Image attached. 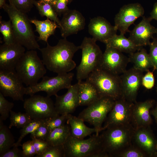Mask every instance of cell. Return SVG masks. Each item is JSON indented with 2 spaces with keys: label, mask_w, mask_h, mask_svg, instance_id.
<instances>
[{
  "label": "cell",
  "mask_w": 157,
  "mask_h": 157,
  "mask_svg": "<svg viewBox=\"0 0 157 157\" xmlns=\"http://www.w3.org/2000/svg\"><path fill=\"white\" fill-rule=\"evenodd\" d=\"M0 157H24L22 151L18 147L13 146L3 154L0 155Z\"/></svg>",
  "instance_id": "45"
},
{
  "label": "cell",
  "mask_w": 157,
  "mask_h": 157,
  "mask_svg": "<svg viewBox=\"0 0 157 157\" xmlns=\"http://www.w3.org/2000/svg\"><path fill=\"white\" fill-rule=\"evenodd\" d=\"M156 151L157 152V143L156 144Z\"/></svg>",
  "instance_id": "51"
},
{
  "label": "cell",
  "mask_w": 157,
  "mask_h": 157,
  "mask_svg": "<svg viewBox=\"0 0 157 157\" xmlns=\"http://www.w3.org/2000/svg\"><path fill=\"white\" fill-rule=\"evenodd\" d=\"M116 100L108 97L100 98L88 106L79 114L78 117L93 125L97 134L102 131L103 124Z\"/></svg>",
  "instance_id": "8"
},
{
  "label": "cell",
  "mask_w": 157,
  "mask_h": 157,
  "mask_svg": "<svg viewBox=\"0 0 157 157\" xmlns=\"http://www.w3.org/2000/svg\"><path fill=\"white\" fill-rule=\"evenodd\" d=\"M150 47L149 54L154 69L157 72V39L154 38L149 45Z\"/></svg>",
  "instance_id": "40"
},
{
  "label": "cell",
  "mask_w": 157,
  "mask_h": 157,
  "mask_svg": "<svg viewBox=\"0 0 157 157\" xmlns=\"http://www.w3.org/2000/svg\"><path fill=\"white\" fill-rule=\"evenodd\" d=\"M69 0H56L52 5L55 10L58 14H64L69 9L67 4Z\"/></svg>",
  "instance_id": "43"
},
{
  "label": "cell",
  "mask_w": 157,
  "mask_h": 157,
  "mask_svg": "<svg viewBox=\"0 0 157 157\" xmlns=\"http://www.w3.org/2000/svg\"><path fill=\"white\" fill-rule=\"evenodd\" d=\"M35 147L36 154L35 157H37L42 154L47 149L49 145L45 140L31 137Z\"/></svg>",
  "instance_id": "41"
},
{
  "label": "cell",
  "mask_w": 157,
  "mask_h": 157,
  "mask_svg": "<svg viewBox=\"0 0 157 157\" xmlns=\"http://www.w3.org/2000/svg\"><path fill=\"white\" fill-rule=\"evenodd\" d=\"M10 115V123L8 126L10 129L13 126L17 128H22L32 120L30 116L26 112L25 113H16L11 110Z\"/></svg>",
  "instance_id": "31"
},
{
  "label": "cell",
  "mask_w": 157,
  "mask_h": 157,
  "mask_svg": "<svg viewBox=\"0 0 157 157\" xmlns=\"http://www.w3.org/2000/svg\"><path fill=\"white\" fill-rule=\"evenodd\" d=\"M14 106L13 103L8 101L0 92V119L3 121L6 119Z\"/></svg>",
  "instance_id": "35"
},
{
  "label": "cell",
  "mask_w": 157,
  "mask_h": 157,
  "mask_svg": "<svg viewBox=\"0 0 157 157\" xmlns=\"http://www.w3.org/2000/svg\"><path fill=\"white\" fill-rule=\"evenodd\" d=\"M3 9L7 13L10 20L15 42L20 44L28 50H39L30 21L26 13L18 10L10 0Z\"/></svg>",
  "instance_id": "2"
},
{
  "label": "cell",
  "mask_w": 157,
  "mask_h": 157,
  "mask_svg": "<svg viewBox=\"0 0 157 157\" xmlns=\"http://www.w3.org/2000/svg\"><path fill=\"white\" fill-rule=\"evenodd\" d=\"M93 38L85 37L80 46L82 58L76 68L78 82L86 79L89 75L98 68L103 53Z\"/></svg>",
  "instance_id": "6"
},
{
  "label": "cell",
  "mask_w": 157,
  "mask_h": 157,
  "mask_svg": "<svg viewBox=\"0 0 157 157\" xmlns=\"http://www.w3.org/2000/svg\"><path fill=\"white\" fill-rule=\"evenodd\" d=\"M46 120L32 119L29 123L22 128L20 132V136L14 146H22L21 143L23 139L28 134H31L34 132Z\"/></svg>",
  "instance_id": "32"
},
{
  "label": "cell",
  "mask_w": 157,
  "mask_h": 157,
  "mask_svg": "<svg viewBox=\"0 0 157 157\" xmlns=\"http://www.w3.org/2000/svg\"><path fill=\"white\" fill-rule=\"evenodd\" d=\"M155 79L153 72L149 70L143 75L142 81V85L147 89L152 88L154 86Z\"/></svg>",
  "instance_id": "44"
},
{
  "label": "cell",
  "mask_w": 157,
  "mask_h": 157,
  "mask_svg": "<svg viewBox=\"0 0 157 157\" xmlns=\"http://www.w3.org/2000/svg\"><path fill=\"white\" fill-rule=\"evenodd\" d=\"M34 4L37 8L41 16H46L47 18L56 23L60 28V20L51 4L41 2L40 0L37 1L35 0Z\"/></svg>",
  "instance_id": "30"
},
{
  "label": "cell",
  "mask_w": 157,
  "mask_h": 157,
  "mask_svg": "<svg viewBox=\"0 0 157 157\" xmlns=\"http://www.w3.org/2000/svg\"><path fill=\"white\" fill-rule=\"evenodd\" d=\"M151 114L154 117L157 123V104L155 107L151 111Z\"/></svg>",
  "instance_id": "47"
},
{
  "label": "cell",
  "mask_w": 157,
  "mask_h": 157,
  "mask_svg": "<svg viewBox=\"0 0 157 157\" xmlns=\"http://www.w3.org/2000/svg\"><path fill=\"white\" fill-rule=\"evenodd\" d=\"M144 10L140 3L129 4L123 6L114 18L115 28L120 34L124 35L127 32L129 26L138 18L143 17Z\"/></svg>",
  "instance_id": "15"
},
{
  "label": "cell",
  "mask_w": 157,
  "mask_h": 157,
  "mask_svg": "<svg viewBox=\"0 0 157 157\" xmlns=\"http://www.w3.org/2000/svg\"><path fill=\"white\" fill-rule=\"evenodd\" d=\"M149 17L151 21L154 19L157 21V2L154 4L153 9L150 13V16Z\"/></svg>",
  "instance_id": "46"
},
{
  "label": "cell",
  "mask_w": 157,
  "mask_h": 157,
  "mask_svg": "<svg viewBox=\"0 0 157 157\" xmlns=\"http://www.w3.org/2000/svg\"><path fill=\"white\" fill-rule=\"evenodd\" d=\"M37 157H65L63 145H49L46 150Z\"/></svg>",
  "instance_id": "37"
},
{
  "label": "cell",
  "mask_w": 157,
  "mask_h": 157,
  "mask_svg": "<svg viewBox=\"0 0 157 157\" xmlns=\"http://www.w3.org/2000/svg\"><path fill=\"white\" fill-rule=\"evenodd\" d=\"M19 10L26 13L30 11L33 7L35 0H10Z\"/></svg>",
  "instance_id": "38"
},
{
  "label": "cell",
  "mask_w": 157,
  "mask_h": 157,
  "mask_svg": "<svg viewBox=\"0 0 157 157\" xmlns=\"http://www.w3.org/2000/svg\"><path fill=\"white\" fill-rule=\"evenodd\" d=\"M143 72L133 67L126 70L120 76L121 97L127 101L136 102L138 92L142 85Z\"/></svg>",
  "instance_id": "14"
},
{
  "label": "cell",
  "mask_w": 157,
  "mask_h": 157,
  "mask_svg": "<svg viewBox=\"0 0 157 157\" xmlns=\"http://www.w3.org/2000/svg\"><path fill=\"white\" fill-rule=\"evenodd\" d=\"M129 62L133 64V67L142 72H147L153 67L149 53L142 47L129 54Z\"/></svg>",
  "instance_id": "26"
},
{
  "label": "cell",
  "mask_w": 157,
  "mask_h": 157,
  "mask_svg": "<svg viewBox=\"0 0 157 157\" xmlns=\"http://www.w3.org/2000/svg\"><path fill=\"white\" fill-rule=\"evenodd\" d=\"M46 120L33 133L31 134V137L45 140L50 131L46 123Z\"/></svg>",
  "instance_id": "39"
},
{
  "label": "cell",
  "mask_w": 157,
  "mask_h": 157,
  "mask_svg": "<svg viewBox=\"0 0 157 157\" xmlns=\"http://www.w3.org/2000/svg\"><path fill=\"white\" fill-rule=\"evenodd\" d=\"M134 104L121 97L116 100L104 123L102 131L111 127L131 124Z\"/></svg>",
  "instance_id": "12"
},
{
  "label": "cell",
  "mask_w": 157,
  "mask_h": 157,
  "mask_svg": "<svg viewBox=\"0 0 157 157\" xmlns=\"http://www.w3.org/2000/svg\"><path fill=\"white\" fill-rule=\"evenodd\" d=\"M78 83L72 85L65 94L56 97L54 104L56 111L60 115L71 114L79 106Z\"/></svg>",
  "instance_id": "19"
},
{
  "label": "cell",
  "mask_w": 157,
  "mask_h": 157,
  "mask_svg": "<svg viewBox=\"0 0 157 157\" xmlns=\"http://www.w3.org/2000/svg\"><path fill=\"white\" fill-rule=\"evenodd\" d=\"M41 2L48 3L51 5L53 4L56 0H40Z\"/></svg>",
  "instance_id": "48"
},
{
  "label": "cell",
  "mask_w": 157,
  "mask_h": 157,
  "mask_svg": "<svg viewBox=\"0 0 157 157\" xmlns=\"http://www.w3.org/2000/svg\"><path fill=\"white\" fill-rule=\"evenodd\" d=\"M60 24L61 35L63 38H66L83 29L85 25V19L79 11L69 10L63 14Z\"/></svg>",
  "instance_id": "20"
},
{
  "label": "cell",
  "mask_w": 157,
  "mask_h": 157,
  "mask_svg": "<svg viewBox=\"0 0 157 157\" xmlns=\"http://www.w3.org/2000/svg\"><path fill=\"white\" fill-rule=\"evenodd\" d=\"M65 157H109L104 151L100 135L78 139L71 135L63 145Z\"/></svg>",
  "instance_id": "4"
},
{
  "label": "cell",
  "mask_w": 157,
  "mask_h": 157,
  "mask_svg": "<svg viewBox=\"0 0 157 157\" xmlns=\"http://www.w3.org/2000/svg\"><path fill=\"white\" fill-rule=\"evenodd\" d=\"M156 90L157 92V86L156 88Z\"/></svg>",
  "instance_id": "52"
},
{
  "label": "cell",
  "mask_w": 157,
  "mask_h": 157,
  "mask_svg": "<svg viewBox=\"0 0 157 157\" xmlns=\"http://www.w3.org/2000/svg\"><path fill=\"white\" fill-rule=\"evenodd\" d=\"M135 130L131 124L108 128L100 135L102 148L109 157L118 154L131 144Z\"/></svg>",
  "instance_id": "3"
},
{
  "label": "cell",
  "mask_w": 157,
  "mask_h": 157,
  "mask_svg": "<svg viewBox=\"0 0 157 157\" xmlns=\"http://www.w3.org/2000/svg\"><path fill=\"white\" fill-rule=\"evenodd\" d=\"M24 108L32 119L47 120L59 115L50 97L33 95L24 100Z\"/></svg>",
  "instance_id": "10"
},
{
  "label": "cell",
  "mask_w": 157,
  "mask_h": 157,
  "mask_svg": "<svg viewBox=\"0 0 157 157\" xmlns=\"http://www.w3.org/2000/svg\"><path fill=\"white\" fill-rule=\"evenodd\" d=\"M156 157H157V156H156Z\"/></svg>",
  "instance_id": "53"
},
{
  "label": "cell",
  "mask_w": 157,
  "mask_h": 157,
  "mask_svg": "<svg viewBox=\"0 0 157 157\" xmlns=\"http://www.w3.org/2000/svg\"><path fill=\"white\" fill-rule=\"evenodd\" d=\"M78 82L79 106H88L100 98L96 88L91 83L87 81Z\"/></svg>",
  "instance_id": "25"
},
{
  "label": "cell",
  "mask_w": 157,
  "mask_h": 157,
  "mask_svg": "<svg viewBox=\"0 0 157 157\" xmlns=\"http://www.w3.org/2000/svg\"><path fill=\"white\" fill-rule=\"evenodd\" d=\"M0 32L3 36L4 43L9 44L15 42L11 22L2 20L0 18Z\"/></svg>",
  "instance_id": "33"
},
{
  "label": "cell",
  "mask_w": 157,
  "mask_h": 157,
  "mask_svg": "<svg viewBox=\"0 0 157 157\" xmlns=\"http://www.w3.org/2000/svg\"><path fill=\"white\" fill-rule=\"evenodd\" d=\"M149 128L148 127L135 130L133 140L137 146L144 151L148 156H156L157 142Z\"/></svg>",
  "instance_id": "22"
},
{
  "label": "cell",
  "mask_w": 157,
  "mask_h": 157,
  "mask_svg": "<svg viewBox=\"0 0 157 157\" xmlns=\"http://www.w3.org/2000/svg\"><path fill=\"white\" fill-rule=\"evenodd\" d=\"M147 154L137 146L131 144L117 155V157H148Z\"/></svg>",
  "instance_id": "34"
},
{
  "label": "cell",
  "mask_w": 157,
  "mask_h": 157,
  "mask_svg": "<svg viewBox=\"0 0 157 157\" xmlns=\"http://www.w3.org/2000/svg\"><path fill=\"white\" fill-rule=\"evenodd\" d=\"M24 157H31L36 154V151L32 140H29L22 145Z\"/></svg>",
  "instance_id": "42"
},
{
  "label": "cell",
  "mask_w": 157,
  "mask_h": 157,
  "mask_svg": "<svg viewBox=\"0 0 157 157\" xmlns=\"http://www.w3.org/2000/svg\"><path fill=\"white\" fill-rule=\"evenodd\" d=\"M86 81L94 86L100 98L108 97L116 100L121 97L120 75L98 68L89 75Z\"/></svg>",
  "instance_id": "7"
},
{
  "label": "cell",
  "mask_w": 157,
  "mask_h": 157,
  "mask_svg": "<svg viewBox=\"0 0 157 157\" xmlns=\"http://www.w3.org/2000/svg\"><path fill=\"white\" fill-rule=\"evenodd\" d=\"M155 34H156L157 35V37L156 38L157 39V28H156V29Z\"/></svg>",
  "instance_id": "50"
},
{
  "label": "cell",
  "mask_w": 157,
  "mask_h": 157,
  "mask_svg": "<svg viewBox=\"0 0 157 157\" xmlns=\"http://www.w3.org/2000/svg\"><path fill=\"white\" fill-rule=\"evenodd\" d=\"M68 115V114L58 115L47 119L46 123L49 131L65 124Z\"/></svg>",
  "instance_id": "36"
},
{
  "label": "cell",
  "mask_w": 157,
  "mask_h": 157,
  "mask_svg": "<svg viewBox=\"0 0 157 157\" xmlns=\"http://www.w3.org/2000/svg\"><path fill=\"white\" fill-rule=\"evenodd\" d=\"M31 23L35 26V31L39 34V40H42L48 43V39L54 33L56 29L59 28L57 24L49 18L43 21L36 19H30Z\"/></svg>",
  "instance_id": "27"
},
{
  "label": "cell",
  "mask_w": 157,
  "mask_h": 157,
  "mask_svg": "<svg viewBox=\"0 0 157 157\" xmlns=\"http://www.w3.org/2000/svg\"><path fill=\"white\" fill-rule=\"evenodd\" d=\"M151 21L149 17L143 16L141 21L129 31L128 38L136 46L149 45L151 39L153 38L156 28L151 24Z\"/></svg>",
  "instance_id": "18"
},
{
  "label": "cell",
  "mask_w": 157,
  "mask_h": 157,
  "mask_svg": "<svg viewBox=\"0 0 157 157\" xmlns=\"http://www.w3.org/2000/svg\"><path fill=\"white\" fill-rule=\"evenodd\" d=\"M74 74L71 72L58 74L56 76H44L41 81L35 85L25 88V94L31 96L41 91L45 92L47 96L57 95L58 92L64 89H68L72 85Z\"/></svg>",
  "instance_id": "9"
},
{
  "label": "cell",
  "mask_w": 157,
  "mask_h": 157,
  "mask_svg": "<svg viewBox=\"0 0 157 157\" xmlns=\"http://www.w3.org/2000/svg\"><path fill=\"white\" fill-rule=\"evenodd\" d=\"M9 129L4 124L3 121L0 119V155L13 147L15 143Z\"/></svg>",
  "instance_id": "29"
},
{
  "label": "cell",
  "mask_w": 157,
  "mask_h": 157,
  "mask_svg": "<svg viewBox=\"0 0 157 157\" xmlns=\"http://www.w3.org/2000/svg\"><path fill=\"white\" fill-rule=\"evenodd\" d=\"M129 57L118 50L106 46L98 68L114 74H122L126 70Z\"/></svg>",
  "instance_id": "13"
},
{
  "label": "cell",
  "mask_w": 157,
  "mask_h": 157,
  "mask_svg": "<svg viewBox=\"0 0 157 157\" xmlns=\"http://www.w3.org/2000/svg\"><path fill=\"white\" fill-rule=\"evenodd\" d=\"M154 103V100L148 99L134 104L132 110L131 124L135 130L149 127L151 124L152 120L150 110Z\"/></svg>",
  "instance_id": "17"
},
{
  "label": "cell",
  "mask_w": 157,
  "mask_h": 157,
  "mask_svg": "<svg viewBox=\"0 0 157 157\" xmlns=\"http://www.w3.org/2000/svg\"><path fill=\"white\" fill-rule=\"evenodd\" d=\"M25 51V47L15 42L0 45V70H15Z\"/></svg>",
  "instance_id": "16"
},
{
  "label": "cell",
  "mask_w": 157,
  "mask_h": 157,
  "mask_svg": "<svg viewBox=\"0 0 157 157\" xmlns=\"http://www.w3.org/2000/svg\"><path fill=\"white\" fill-rule=\"evenodd\" d=\"M79 49L80 46H76L63 38L54 46L50 45L48 42L46 47L39 50L47 68L57 74H61L69 72L75 68L76 63L72 58Z\"/></svg>",
  "instance_id": "1"
},
{
  "label": "cell",
  "mask_w": 157,
  "mask_h": 157,
  "mask_svg": "<svg viewBox=\"0 0 157 157\" xmlns=\"http://www.w3.org/2000/svg\"><path fill=\"white\" fill-rule=\"evenodd\" d=\"M6 0H0V8H3L6 4Z\"/></svg>",
  "instance_id": "49"
},
{
  "label": "cell",
  "mask_w": 157,
  "mask_h": 157,
  "mask_svg": "<svg viewBox=\"0 0 157 157\" xmlns=\"http://www.w3.org/2000/svg\"><path fill=\"white\" fill-rule=\"evenodd\" d=\"M15 69L22 82L27 86L37 83L47 71L42 60L34 50H28L25 53Z\"/></svg>",
  "instance_id": "5"
},
{
  "label": "cell",
  "mask_w": 157,
  "mask_h": 157,
  "mask_svg": "<svg viewBox=\"0 0 157 157\" xmlns=\"http://www.w3.org/2000/svg\"><path fill=\"white\" fill-rule=\"evenodd\" d=\"M71 135L70 128L67 124L50 131L45 141L50 145H63Z\"/></svg>",
  "instance_id": "28"
},
{
  "label": "cell",
  "mask_w": 157,
  "mask_h": 157,
  "mask_svg": "<svg viewBox=\"0 0 157 157\" xmlns=\"http://www.w3.org/2000/svg\"><path fill=\"white\" fill-rule=\"evenodd\" d=\"M18 77L15 69L0 70V92L5 97L14 100L24 101L25 87Z\"/></svg>",
  "instance_id": "11"
},
{
  "label": "cell",
  "mask_w": 157,
  "mask_h": 157,
  "mask_svg": "<svg viewBox=\"0 0 157 157\" xmlns=\"http://www.w3.org/2000/svg\"><path fill=\"white\" fill-rule=\"evenodd\" d=\"M84 122L78 117L71 114H68L67 123L70 127L71 135L72 137L78 139H83L94 133L97 134V131L94 128L87 126Z\"/></svg>",
  "instance_id": "23"
},
{
  "label": "cell",
  "mask_w": 157,
  "mask_h": 157,
  "mask_svg": "<svg viewBox=\"0 0 157 157\" xmlns=\"http://www.w3.org/2000/svg\"><path fill=\"white\" fill-rule=\"evenodd\" d=\"M88 28L89 32L94 39L104 43L117 34V31L114 26L112 25L106 19L100 16L91 19Z\"/></svg>",
  "instance_id": "21"
},
{
  "label": "cell",
  "mask_w": 157,
  "mask_h": 157,
  "mask_svg": "<svg viewBox=\"0 0 157 157\" xmlns=\"http://www.w3.org/2000/svg\"><path fill=\"white\" fill-rule=\"evenodd\" d=\"M106 46L116 49L122 52L129 54L134 52L142 47L135 45L124 35L116 34L107 40L104 43Z\"/></svg>",
  "instance_id": "24"
}]
</instances>
